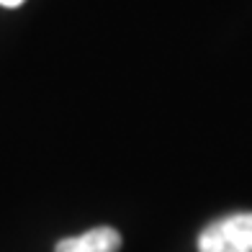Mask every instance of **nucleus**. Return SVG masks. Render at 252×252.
I'll return each instance as SVG.
<instances>
[{
  "mask_svg": "<svg viewBox=\"0 0 252 252\" xmlns=\"http://www.w3.org/2000/svg\"><path fill=\"white\" fill-rule=\"evenodd\" d=\"M198 252H252V211L209 224L198 234Z\"/></svg>",
  "mask_w": 252,
  "mask_h": 252,
  "instance_id": "1",
  "label": "nucleus"
},
{
  "mask_svg": "<svg viewBox=\"0 0 252 252\" xmlns=\"http://www.w3.org/2000/svg\"><path fill=\"white\" fill-rule=\"evenodd\" d=\"M119 250H121V234L111 226H95L85 234L67 237L54 247V252H119Z\"/></svg>",
  "mask_w": 252,
  "mask_h": 252,
  "instance_id": "2",
  "label": "nucleus"
},
{
  "mask_svg": "<svg viewBox=\"0 0 252 252\" xmlns=\"http://www.w3.org/2000/svg\"><path fill=\"white\" fill-rule=\"evenodd\" d=\"M21 3H24V0H0V5H5V8H16Z\"/></svg>",
  "mask_w": 252,
  "mask_h": 252,
  "instance_id": "3",
  "label": "nucleus"
}]
</instances>
